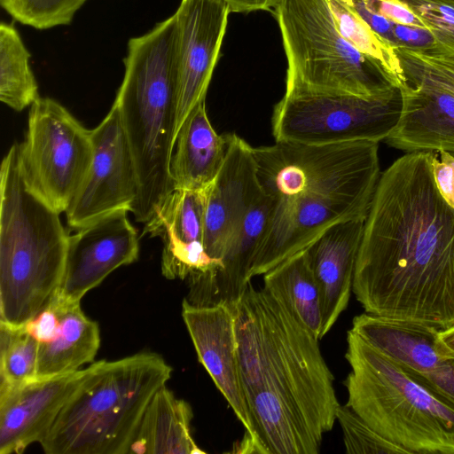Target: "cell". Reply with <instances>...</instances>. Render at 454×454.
<instances>
[{
  "mask_svg": "<svg viewBox=\"0 0 454 454\" xmlns=\"http://www.w3.org/2000/svg\"><path fill=\"white\" fill-rule=\"evenodd\" d=\"M434 153H406L379 179L364 221L353 293L366 313L454 326V207L439 192Z\"/></svg>",
  "mask_w": 454,
  "mask_h": 454,
  "instance_id": "obj_1",
  "label": "cell"
},
{
  "mask_svg": "<svg viewBox=\"0 0 454 454\" xmlns=\"http://www.w3.org/2000/svg\"><path fill=\"white\" fill-rule=\"evenodd\" d=\"M243 387L262 454H317L340 405L317 337L250 283L231 304Z\"/></svg>",
  "mask_w": 454,
  "mask_h": 454,
  "instance_id": "obj_2",
  "label": "cell"
},
{
  "mask_svg": "<svg viewBox=\"0 0 454 454\" xmlns=\"http://www.w3.org/2000/svg\"><path fill=\"white\" fill-rule=\"evenodd\" d=\"M259 182L272 200L250 278L307 248L330 227L369 212L380 167L379 142H278L254 147Z\"/></svg>",
  "mask_w": 454,
  "mask_h": 454,
  "instance_id": "obj_3",
  "label": "cell"
},
{
  "mask_svg": "<svg viewBox=\"0 0 454 454\" xmlns=\"http://www.w3.org/2000/svg\"><path fill=\"white\" fill-rule=\"evenodd\" d=\"M175 28L173 14L129 40L124 76L114 102L138 177V195L130 212L143 223L176 189L169 170L176 122Z\"/></svg>",
  "mask_w": 454,
  "mask_h": 454,
  "instance_id": "obj_4",
  "label": "cell"
},
{
  "mask_svg": "<svg viewBox=\"0 0 454 454\" xmlns=\"http://www.w3.org/2000/svg\"><path fill=\"white\" fill-rule=\"evenodd\" d=\"M24 176L14 143L0 168V322L23 326L59 295L68 237Z\"/></svg>",
  "mask_w": 454,
  "mask_h": 454,
  "instance_id": "obj_5",
  "label": "cell"
},
{
  "mask_svg": "<svg viewBox=\"0 0 454 454\" xmlns=\"http://www.w3.org/2000/svg\"><path fill=\"white\" fill-rule=\"evenodd\" d=\"M172 371L160 355L148 351L92 363L41 441L43 451L128 454L149 402Z\"/></svg>",
  "mask_w": 454,
  "mask_h": 454,
  "instance_id": "obj_6",
  "label": "cell"
},
{
  "mask_svg": "<svg viewBox=\"0 0 454 454\" xmlns=\"http://www.w3.org/2000/svg\"><path fill=\"white\" fill-rule=\"evenodd\" d=\"M345 358L346 404L374 430L408 454H454L451 403L351 329Z\"/></svg>",
  "mask_w": 454,
  "mask_h": 454,
  "instance_id": "obj_7",
  "label": "cell"
},
{
  "mask_svg": "<svg viewBox=\"0 0 454 454\" xmlns=\"http://www.w3.org/2000/svg\"><path fill=\"white\" fill-rule=\"evenodd\" d=\"M274 13L288 64L286 88L367 98L397 87L340 35L328 0H283Z\"/></svg>",
  "mask_w": 454,
  "mask_h": 454,
  "instance_id": "obj_8",
  "label": "cell"
},
{
  "mask_svg": "<svg viewBox=\"0 0 454 454\" xmlns=\"http://www.w3.org/2000/svg\"><path fill=\"white\" fill-rule=\"evenodd\" d=\"M403 106L400 88L372 97L286 88L275 105V141L328 145L384 141L397 125Z\"/></svg>",
  "mask_w": 454,
  "mask_h": 454,
  "instance_id": "obj_9",
  "label": "cell"
},
{
  "mask_svg": "<svg viewBox=\"0 0 454 454\" xmlns=\"http://www.w3.org/2000/svg\"><path fill=\"white\" fill-rule=\"evenodd\" d=\"M19 146L31 189L57 212L66 213L91 166L90 130L58 101L38 98L30 106L26 137Z\"/></svg>",
  "mask_w": 454,
  "mask_h": 454,
  "instance_id": "obj_10",
  "label": "cell"
},
{
  "mask_svg": "<svg viewBox=\"0 0 454 454\" xmlns=\"http://www.w3.org/2000/svg\"><path fill=\"white\" fill-rule=\"evenodd\" d=\"M90 132L94 147L91 166L66 211L67 225L74 231L112 212L130 211L138 195L136 163L114 103Z\"/></svg>",
  "mask_w": 454,
  "mask_h": 454,
  "instance_id": "obj_11",
  "label": "cell"
},
{
  "mask_svg": "<svg viewBox=\"0 0 454 454\" xmlns=\"http://www.w3.org/2000/svg\"><path fill=\"white\" fill-rule=\"evenodd\" d=\"M230 14L223 0H181L174 13L176 137L190 113L206 99Z\"/></svg>",
  "mask_w": 454,
  "mask_h": 454,
  "instance_id": "obj_12",
  "label": "cell"
},
{
  "mask_svg": "<svg viewBox=\"0 0 454 454\" xmlns=\"http://www.w3.org/2000/svg\"><path fill=\"white\" fill-rule=\"evenodd\" d=\"M182 317L199 362L246 430L232 452L261 453L241 379L232 306L228 303L195 305L184 298Z\"/></svg>",
  "mask_w": 454,
  "mask_h": 454,
  "instance_id": "obj_13",
  "label": "cell"
},
{
  "mask_svg": "<svg viewBox=\"0 0 454 454\" xmlns=\"http://www.w3.org/2000/svg\"><path fill=\"white\" fill-rule=\"evenodd\" d=\"M128 212H112L69 235L60 296L81 301L111 272L137 261L138 235Z\"/></svg>",
  "mask_w": 454,
  "mask_h": 454,
  "instance_id": "obj_14",
  "label": "cell"
},
{
  "mask_svg": "<svg viewBox=\"0 0 454 454\" xmlns=\"http://www.w3.org/2000/svg\"><path fill=\"white\" fill-rule=\"evenodd\" d=\"M224 162L207 187L204 247L221 261L251 207L263 193L259 182L254 147L236 133H227Z\"/></svg>",
  "mask_w": 454,
  "mask_h": 454,
  "instance_id": "obj_15",
  "label": "cell"
},
{
  "mask_svg": "<svg viewBox=\"0 0 454 454\" xmlns=\"http://www.w3.org/2000/svg\"><path fill=\"white\" fill-rule=\"evenodd\" d=\"M207 187L176 188L145 223L142 236L162 240L161 272L168 279H187L192 274L223 265L204 247Z\"/></svg>",
  "mask_w": 454,
  "mask_h": 454,
  "instance_id": "obj_16",
  "label": "cell"
},
{
  "mask_svg": "<svg viewBox=\"0 0 454 454\" xmlns=\"http://www.w3.org/2000/svg\"><path fill=\"white\" fill-rule=\"evenodd\" d=\"M83 370L0 386V454L41 442L77 387Z\"/></svg>",
  "mask_w": 454,
  "mask_h": 454,
  "instance_id": "obj_17",
  "label": "cell"
},
{
  "mask_svg": "<svg viewBox=\"0 0 454 454\" xmlns=\"http://www.w3.org/2000/svg\"><path fill=\"white\" fill-rule=\"evenodd\" d=\"M272 207L264 192L251 207L221 258L222 267L191 275L189 302L195 305L232 304L251 283L250 270Z\"/></svg>",
  "mask_w": 454,
  "mask_h": 454,
  "instance_id": "obj_18",
  "label": "cell"
},
{
  "mask_svg": "<svg viewBox=\"0 0 454 454\" xmlns=\"http://www.w3.org/2000/svg\"><path fill=\"white\" fill-rule=\"evenodd\" d=\"M364 221L357 218L339 223L307 247L320 294L322 328L319 340L332 329L348 307Z\"/></svg>",
  "mask_w": 454,
  "mask_h": 454,
  "instance_id": "obj_19",
  "label": "cell"
},
{
  "mask_svg": "<svg viewBox=\"0 0 454 454\" xmlns=\"http://www.w3.org/2000/svg\"><path fill=\"white\" fill-rule=\"evenodd\" d=\"M400 90L401 116L384 142L406 153L443 151L454 156V96L407 82Z\"/></svg>",
  "mask_w": 454,
  "mask_h": 454,
  "instance_id": "obj_20",
  "label": "cell"
},
{
  "mask_svg": "<svg viewBox=\"0 0 454 454\" xmlns=\"http://www.w3.org/2000/svg\"><path fill=\"white\" fill-rule=\"evenodd\" d=\"M352 331L401 366L426 373L454 359V349L440 336V330L408 320L370 313L354 317Z\"/></svg>",
  "mask_w": 454,
  "mask_h": 454,
  "instance_id": "obj_21",
  "label": "cell"
},
{
  "mask_svg": "<svg viewBox=\"0 0 454 454\" xmlns=\"http://www.w3.org/2000/svg\"><path fill=\"white\" fill-rule=\"evenodd\" d=\"M228 150L227 134L213 128L205 101L188 115L177 132L169 170L177 189L200 190L220 171Z\"/></svg>",
  "mask_w": 454,
  "mask_h": 454,
  "instance_id": "obj_22",
  "label": "cell"
},
{
  "mask_svg": "<svg viewBox=\"0 0 454 454\" xmlns=\"http://www.w3.org/2000/svg\"><path fill=\"white\" fill-rule=\"evenodd\" d=\"M80 302L59 294L53 301L59 325L51 340L39 343L36 378L73 372L93 362L100 346L99 326L83 313Z\"/></svg>",
  "mask_w": 454,
  "mask_h": 454,
  "instance_id": "obj_23",
  "label": "cell"
},
{
  "mask_svg": "<svg viewBox=\"0 0 454 454\" xmlns=\"http://www.w3.org/2000/svg\"><path fill=\"white\" fill-rule=\"evenodd\" d=\"M191 405L166 385L149 402L128 453L202 454L191 433Z\"/></svg>",
  "mask_w": 454,
  "mask_h": 454,
  "instance_id": "obj_24",
  "label": "cell"
},
{
  "mask_svg": "<svg viewBox=\"0 0 454 454\" xmlns=\"http://www.w3.org/2000/svg\"><path fill=\"white\" fill-rule=\"evenodd\" d=\"M263 287L281 300L319 340L320 294L307 248L263 274Z\"/></svg>",
  "mask_w": 454,
  "mask_h": 454,
  "instance_id": "obj_25",
  "label": "cell"
},
{
  "mask_svg": "<svg viewBox=\"0 0 454 454\" xmlns=\"http://www.w3.org/2000/svg\"><path fill=\"white\" fill-rule=\"evenodd\" d=\"M30 53L13 24L0 25V100L14 111L30 106L39 97Z\"/></svg>",
  "mask_w": 454,
  "mask_h": 454,
  "instance_id": "obj_26",
  "label": "cell"
},
{
  "mask_svg": "<svg viewBox=\"0 0 454 454\" xmlns=\"http://www.w3.org/2000/svg\"><path fill=\"white\" fill-rule=\"evenodd\" d=\"M328 3L340 35L360 52L378 62L397 87L405 83L395 48L368 26L348 0H328Z\"/></svg>",
  "mask_w": 454,
  "mask_h": 454,
  "instance_id": "obj_27",
  "label": "cell"
},
{
  "mask_svg": "<svg viewBox=\"0 0 454 454\" xmlns=\"http://www.w3.org/2000/svg\"><path fill=\"white\" fill-rule=\"evenodd\" d=\"M39 342L25 328L0 322V386L36 378Z\"/></svg>",
  "mask_w": 454,
  "mask_h": 454,
  "instance_id": "obj_28",
  "label": "cell"
},
{
  "mask_svg": "<svg viewBox=\"0 0 454 454\" xmlns=\"http://www.w3.org/2000/svg\"><path fill=\"white\" fill-rule=\"evenodd\" d=\"M395 50L408 84L433 87L454 96V51L442 47L423 51Z\"/></svg>",
  "mask_w": 454,
  "mask_h": 454,
  "instance_id": "obj_29",
  "label": "cell"
},
{
  "mask_svg": "<svg viewBox=\"0 0 454 454\" xmlns=\"http://www.w3.org/2000/svg\"><path fill=\"white\" fill-rule=\"evenodd\" d=\"M88 0H0L2 7L17 21L36 29L71 24Z\"/></svg>",
  "mask_w": 454,
  "mask_h": 454,
  "instance_id": "obj_30",
  "label": "cell"
},
{
  "mask_svg": "<svg viewBox=\"0 0 454 454\" xmlns=\"http://www.w3.org/2000/svg\"><path fill=\"white\" fill-rule=\"evenodd\" d=\"M346 452L349 454H407V450L388 441L348 405H339L336 411Z\"/></svg>",
  "mask_w": 454,
  "mask_h": 454,
  "instance_id": "obj_31",
  "label": "cell"
},
{
  "mask_svg": "<svg viewBox=\"0 0 454 454\" xmlns=\"http://www.w3.org/2000/svg\"><path fill=\"white\" fill-rule=\"evenodd\" d=\"M425 24L444 49L454 51V7L444 0H400Z\"/></svg>",
  "mask_w": 454,
  "mask_h": 454,
  "instance_id": "obj_32",
  "label": "cell"
},
{
  "mask_svg": "<svg viewBox=\"0 0 454 454\" xmlns=\"http://www.w3.org/2000/svg\"><path fill=\"white\" fill-rule=\"evenodd\" d=\"M392 47L423 51L442 46L430 31L425 27L394 23Z\"/></svg>",
  "mask_w": 454,
  "mask_h": 454,
  "instance_id": "obj_33",
  "label": "cell"
},
{
  "mask_svg": "<svg viewBox=\"0 0 454 454\" xmlns=\"http://www.w3.org/2000/svg\"><path fill=\"white\" fill-rule=\"evenodd\" d=\"M364 1L371 10L393 23L427 28L423 21L400 0Z\"/></svg>",
  "mask_w": 454,
  "mask_h": 454,
  "instance_id": "obj_34",
  "label": "cell"
},
{
  "mask_svg": "<svg viewBox=\"0 0 454 454\" xmlns=\"http://www.w3.org/2000/svg\"><path fill=\"white\" fill-rule=\"evenodd\" d=\"M432 171L435 184L447 203L454 207V156L447 152L434 153Z\"/></svg>",
  "mask_w": 454,
  "mask_h": 454,
  "instance_id": "obj_35",
  "label": "cell"
},
{
  "mask_svg": "<svg viewBox=\"0 0 454 454\" xmlns=\"http://www.w3.org/2000/svg\"><path fill=\"white\" fill-rule=\"evenodd\" d=\"M414 373L433 391L454 405V359L445 361L426 373Z\"/></svg>",
  "mask_w": 454,
  "mask_h": 454,
  "instance_id": "obj_36",
  "label": "cell"
},
{
  "mask_svg": "<svg viewBox=\"0 0 454 454\" xmlns=\"http://www.w3.org/2000/svg\"><path fill=\"white\" fill-rule=\"evenodd\" d=\"M59 317L53 302L24 326L39 343L51 340L57 333Z\"/></svg>",
  "mask_w": 454,
  "mask_h": 454,
  "instance_id": "obj_37",
  "label": "cell"
},
{
  "mask_svg": "<svg viewBox=\"0 0 454 454\" xmlns=\"http://www.w3.org/2000/svg\"><path fill=\"white\" fill-rule=\"evenodd\" d=\"M231 12H249L275 9L283 0H223Z\"/></svg>",
  "mask_w": 454,
  "mask_h": 454,
  "instance_id": "obj_38",
  "label": "cell"
},
{
  "mask_svg": "<svg viewBox=\"0 0 454 454\" xmlns=\"http://www.w3.org/2000/svg\"><path fill=\"white\" fill-rule=\"evenodd\" d=\"M442 340L454 349V326L440 332Z\"/></svg>",
  "mask_w": 454,
  "mask_h": 454,
  "instance_id": "obj_39",
  "label": "cell"
},
{
  "mask_svg": "<svg viewBox=\"0 0 454 454\" xmlns=\"http://www.w3.org/2000/svg\"><path fill=\"white\" fill-rule=\"evenodd\" d=\"M446 1L448 4H450L451 6L454 7V0H444Z\"/></svg>",
  "mask_w": 454,
  "mask_h": 454,
  "instance_id": "obj_40",
  "label": "cell"
}]
</instances>
